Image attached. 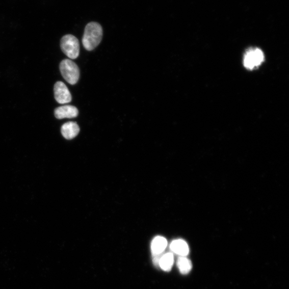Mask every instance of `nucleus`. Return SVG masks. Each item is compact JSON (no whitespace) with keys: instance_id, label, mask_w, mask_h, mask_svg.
Wrapping results in <instances>:
<instances>
[{"instance_id":"obj_11","label":"nucleus","mask_w":289,"mask_h":289,"mask_svg":"<svg viewBox=\"0 0 289 289\" xmlns=\"http://www.w3.org/2000/svg\"><path fill=\"white\" fill-rule=\"evenodd\" d=\"M177 265L182 274H188L192 270L191 261L186 256H180L177 259Z\"/></svg>"},{"instance_id":"obj_9","label":"nucleus","mask_w":289,"mask_h":289,"mask_svg":"<svg viewBox=\"0 0 289 289\" xmlns=\"http://www.w3.org/2000/svg\"><path fill=\"white\" fill-rule=\"evenodd\" d=\"M167 246V241L163 237H156L152 241L151 250L154 255L162 254Z\"/></svg>"},{"instance_id":"obj_8","label":"nucleus","mask_w":289,"mask_h":289,"mask_svg":"<svg viewBox=\"0 0 289 289\" xmlns=\"http://www.w3.org/2000/svg\"><path fill=\"white\" fill-rule=\"evenodd\" d=\"M170 248L180 256H186L189 253V248L186 242L182 240H175L171 243Z\"/></svg>"},{"instance_id":"obj_5","label":"nucleus","mask_w":289,"mask_h":289,"mask_svg":"<svg viewBox=\"0 0 289 289\" xmlns=\"http://www.w3.org/2000/svg\"><path fill=\"white\" fill-rule=\"evenodd\" d=\"M55 99L60 104H66L71 102L72 96L67 86L62 82H58L54 88Z\"/></svg>"},{"instance_id":"obj_3","label":"nucleus","mask_w":289,"mask_h":289,"mask_svg":"<svg viewBox=\"0 0 289 289\" xmlns=\"http://www.w3.org/2000/svg\"><path fill=\"white\" fill-rule=\"evenodd\" d=\"M61 48L62 51L71 59H76L80 55L79 41L73 35H67L61 39Z\"/></svg>"},{"instance_id":"obj_2","label":"nucleus","mask_w":289,"mask_h":289,"mask_svg":"<svg viewBox=\"0 0 289 289\" xmlns=\"http://www.w3.org/2000/svg\"><path fill=\"white\" fill-rule=\"evenodd\" d=\"M62 76L68 83L76 84L80 78V69L76 63L70 60H63L60 64Z\"/></svg>"},{"instance_id":"obj_1","label":"nucleus","mask_w":289,"mask_h":289,"mask_svg":"<svg viewBox=\"0 0 289 289\" xmlns=\"http://www.w3.org/2000/svg\"><path fill=\"white\" fill-rule=\"evenodd\" d=\"M103 37V29L98 23L91 22L86 26L82 39L85 49L91 51L97 47Z\"/></svg>"},{"instance_id":"obj_7","label":"nucleus","mask_w":289,"mask_h":289,"mask_svg":"<svg viewBox=\"0 0 289 289\" xmlns=\"http://www.w3.org/2000/svg\"><path fill=\"white\" fill-rule=\"evenodd\" d=\"M80 132V128L76 122H69L64 123L61 127V134L67 139L76 137Z\"/></svg>"},{"instance_id":"obj_6","label":"nucleus","mask_w":289,"mask_h":289,"mask_svg":"<svg viewBox=\"0 0 289 289\" xmlns=\"http://www.w3.org/2000/svg\"><path fill=\"white\" fill-rule=\"evenodd\" d=\"M79 114L76 107L71 105H65L58 107L55 111V115L58 119H72L76 117Z\"/></svg>"},{"instance_id":"obj_10","label":"nucleus","mask_w":289,"mask_h":289,"mask_svg":"<svg viewBox=\"0 0 289 289\" xmlns=\"http://www.w3.org/2000/svg\"><path fill=\"white\" fill-rule=\"evenodd\" d=\"M174 261V255L167 253L162 255L159 261V266L166 272H169L172 268Z\"/></svg>"},{"instance_id":"obj_4","label":"nucleus","mask_w":289,"mask_h":289,"mask_svg":"<svg viewBox=\"0 0 289 289\" xmlns=\"http://www.w3.org/2000/svg\"><path fill=\"white\" fill-rule=\"evenodd\" d=\"M264 60L262 50L258 48H253L245 54L244 58L245 67L248 69H253L259 67Z\"/></svg>"}]
</instances>
